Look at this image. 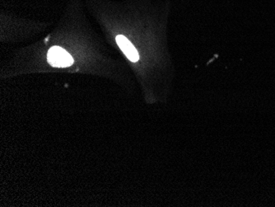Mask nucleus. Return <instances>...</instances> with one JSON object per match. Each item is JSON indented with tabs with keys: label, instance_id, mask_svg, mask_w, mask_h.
<instances>
[{
	"label": "nucleus",
	"instance_id": "obj_1",
	"mask_svg": "<svg viewBox=\"0 0 275 207\" xmlns=\"http://www.w3.org/2000/svg\"><path fill=\"white\" fill-rule=\"evenodd\" d=\"M47 60L49 63L55 67H69L73 63L72 56L59 46H54L49 50Z\"/></svg>",
	"mask_w": 275,
	"mask_h": 207
},
{
	"label": "nucleus",
	"instance_id": "obj_2",
	"mask_svg": "<svg viewBox=\"0 0 275 207\" xmlns=\"http://www.w3.org/2000/svg\"><path fill=\"white\" fill-rule=\"evenodd\" d=\"M116 42L121 51L124 52L125 56L132 62H137L139 60V55L138 53L137 50L135 48L129 39L125 37V35H119L116 36Z\"/></svg>",
	"mask_w": 275,
	"mask_h": 207
}]
</instances>
